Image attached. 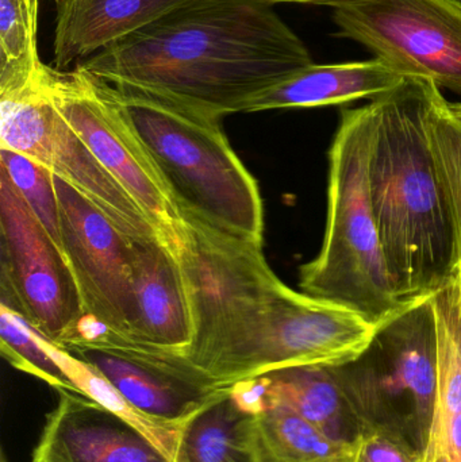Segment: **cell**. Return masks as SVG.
Wrapping results in <instances>:
<instances>
[{
	"mask_svg": "<svg viewBox=\"0 0 461 462\" xmlns=\"http://www.w3.org/2000/svg\"><path fill=\"white\" fill-rule=\"evenodd\" d=\"M310 64V51L273 5L191 0L78 67L224 118L245 113L254 97Z\"/></svg>",
	"mask_w": 461,
	"mask_h": 462,
	"instance_id": "6da1fadb",
	"label": "cell"
},
{
	"mask_svg": "<svg viewBox=\"0 0 461 462\" xmlns=\"http://www.w3.org/2000/svg\"><path fill=\"white\" fill-rule=\"evenodd\" d=\"M436 87L406 79L371 102V203L390 282L405 306L446 288L460 265L454 217L427 132Z\"/></svg>",
	"mask_w": 461,
	"mask_h": 462,
	"instance_id": "7a4b0ae2",
	"label": "cell"
},
{
	"mask_svg": "<svg viewBox=\"0 0 461 462\" xmlns=\"http://www.w3.org/2000/svg\"><path fill=\"white\" fill-rule=\"evenodd\" d=\"M110 86L180 214L263 244L259 184L230 146L222 118L151 89Z\"/></svg>",
	"mask_w": 461,
	"mask_h": 462,
	"instance_id": "3957f363",
	"label": "cell"
},
{
	"mask_svg": "<svg viewBox=\"0 0 461 462\" xmlns=\"http://www.w3.org/2000/svg\"><path fill=\"white\" fill-rule=\"evenodd\" d=\"M373 105L344 110L330 149L327 218L318 255L300 269L306 295L346 307L381 330L411 306L398 300L370 195Z\"/></svg>",
	"mask_w": 461,
	"mask_h": 462,
	"instance_id": "277c9868",
	"label": "cell"
},
{
	"mask_svg": "<svg viewBox=\"0 0 461 462\" xmlns=\"http://www.w3.org/2000/svg\"><path fill=\"white\" fill-rule=\"evenodd\" d=\"M181 217L176 253L194 320L186 355L213 379L254 330L283 282L268 265L263 244L222 233L189 214Z\"/></svg>",
	"mask_w": 461,
	"mask_h": 462,
	"instance_id": "5b68a950",
	"label": "cell"
},
{
	"mask_svg": "<svg viewBox=\"0 0 461 462\" xmlns=\"http://www.w3.org/2000/svg\"><path fill=\"white\" fill-rule=\"evenodd\" d=\"M333 371L363 431H386L425 452L438 388V334L430 298L401 312L359 358Z\"/></svg>",
	"mask_w": 461,
	"mask_h": 462,
	"instance_id": "8992f818",
	"label": "cell"
},
{
	"mask_svg": "<svg viewBox=\"0 0 461 462\" xmlns=\"http://www.w3.org/2000/svg\"><path fill=\"white\" fill-rule=\"evenodd\" d=\"M48 70L45 65L29 83L0 89V148L49 168L127 236H161L140 203L97 162L57 110L49 94Z\"/></svg>",
	"mask_w": 461,
	"mask_h": 462,
	"instance_id": "52a82bcc",
	"label": "cell"
},
{
	"mask_svg": "<svg viewBox=\"0 0 461 462\" xmlns=\"http://www.w3.org/2000/svg\"><path fill=\"white\" fill-rule=\"evenodd\" d=\"M378 330L352 310L281 284L245 341L214 372L235 383L290 366H338L359 358Z\"/></svg>",
	"mask_w": 461,
	"mask_h": 462,
	"instance_id": "ba28073f",
	"label": "cell"
},
{
	"mask_svg": "<svg viewBox=\"0 0 461 462\" xmlns=\"http://www.w3.org/2000/svg\"><path fill=\"white\" fill-rule=\"evenodd\" d=\"M2 303L59 347L75 341L87 320L64 252L0 170Z\"/></svg>",
	"mask_w": 461,
	"mask_h": 462,
	"instance_id": "9c48e42d",
	"label": "cell"
},
{
	"mask_svg": "<svg viewBox=\"0 0 461 462\" xmlns=\"http://www.w3.org/2000/svg\"><path fill=\"white\" fill-rule=\"evenodd\" d=\"M338 37L356 41L405 79L461 95V7L452 0H335Z\"/></svg>",
	"mask_w": 461,
	"mask_h": 462,
	"instance_id": "30bf717a",
	"label": "cell"
},
{
	"mask_svg": "<svg viewBox=\"0 0 461 462\" xmlns=\"http://www.w3.org/2000/svg\"><path fill=\"white\" fill-rule=\"evenodd\" d=\"M48 89L65 121L97 162L132 194L162 238L178 249L183 217L111 86L81 67H49Z\"/></svg>",
	"mask_w": 461,
	"mask_h": 462,
	"instance_id": "8fae6325",
	"label": "cell"
},
{
	"mask_svg": "<svg viewBox=\"0 0 461 462\" xmlns=\"http://www.w3.org/2000/svg\"><path fill=\"white\" fill-rule=\"evenodd\" d=\"M102 374L137 409L186 426L229 393L200 371L186 353L161 349L86 323L78 339L61 347Z\"/></svg>",
	"mask_w": 461,
	"mask_h": 462,
	"instance_id": "7c38bea8",
	"label": "cell"
},
{
	"mask_svg": "<svg viewBox=\"0 0 461 462\" xmlns=\"http://www.w3.org/2000/svg\"><path fill=\"white\" fill-rule=\"evenodd\" d=\"M62 252L72 269L87 319L130 339L133 296L130 236L81 192L54 175Z\"/></svg>",
	"mask_w": 461,
	"mask_h": 462,
	"instance_id": "4fadbf2b",
	"label": "cell"
},
{
	"mask_svg": "<svg viewBox=\"0 0 461 462\" xmlns=\"http://www.w3.org/2000/svg\"><path fill=\"white\" fill-rule=\"evenodd\" d=\"M32 462H171L146 437L88 396L57 391Z\"/></svg>",
	"mask_w": 461,
	"mask_h": 462,
	"instance_id": "5bb4252c",
	"label": "cell"
},
{
	"mask_svg": "<svg viewBox=\"0 0 461 462\" xmlns=\"http://www.w3.org/2000/svg\"><path fill=\"white\" fill-rule=\"evenodd\" d=\"M133 317L130 339L187 353L194 320L186 277L178 253L161 236L132 238Z\"/></svg>",
	"mask_w": 461,
	"mask_h": 462,
	"instance_id": "9a60e30c",
	"label": "cell"
},
{
	"mask_svg": "<svg viewBox=\"0 0 461 462\" xmlns=\"http://www.w3.org/2000/svg\"><path fill=\"white\" fill-rule=\"evenodd\" d=\"M191 0H60L54 65L64 70Z\"/></svg>",
	"mask_w": 461,
	"mask_h": 462,
	"instance_id": "2e32d148",
	"label": "cell"
},
{
	"mask_svg": "<svg viewBox=\"0 0 461 462\" xmlns=\"http://www.w3.org/2000/svg\"><path fill=\"white\" fill-rule=\"evenodd\" d=\"M406 79L381 60L310 64L287 76L254 97L245 113L344 105L359 99H375L400 87Z\"/></svg>",
	"mask_w": 461,
	"mask_h": 462,
	"instance_id": "e0dca14e",
	"label": "cell"
},
{
	"mask_svg": "<svg viewBox=\"0 0 461 462\" xmlns=\"http://www.w3.org/2000/svg\"><path fill=\"white\" fill-rule=\"evenodd\" d=\"M254 379L262 388L265 411L283 407L340 441L356 442L362 436V423L333 366H290Z\"/></svg>",
	"mask_w": 461,
	"mask_h": 462,
	"instance_id": "ac0fdd59",
	"label": "cell"
},
{
	"mask_svg": "<svg viewBox=\"0 0 461 462\" xmlns=\"http://www.w3.org/2000/svg\"><path fill=\"white\" fill-rule=\"evenodd\" d=\"M260 462H354L356 442L332 439L283 407L254 415Z\"/></svg>",
	"mask_w": 461,
	"mask_h": 462,
	"instance_id": "d6986e66",
	"label": "cell"
},
{
	"mask_svg": "<svg viewBox=\"0 0 461 462\" xmlns=\"http://www.w3.org/2000/svg\"><path fill=\"white\" fill-rule=\"evenodd\" d=\"M181 457L183 462H260L254 415L244 412L226 393L187 423Z\"/></svg>",
	"mask_w": 461,
	"mask_h": 462,
	"instance_id": "ffe728a7",
	"label": "cell"
},
{
	"mask_svg": "<svg viewBox=\"0 0 461 462\" xmlns=\"http://www.w3.org/2000/svg\"><path fill=\"white\" fill-rule=\"evenodd\" d=\"M38 336H40L45 349L64 369L65 374L69 376L73 384L80 391L81 395L94 399L108 411L129 423L132 428L146 437L157 449L161 450L171 462H183L181 444H183V433L187 425L165 422V420H157V418L145 414L134 404L130 403L102 374H97L91 366L87 365L78 358L73 357L61 347L51 344L41 334Z\"/></svg>",
	"mask_w": 461,
	"mask_h": 462,
	"instance_id": "44dd1931",
	"label": "cell"
},
{
	"mask_svg": "<svg viewBox=\"0 0 461 462\" xmlns=\"http://www.w3.org/2000/svg\"><path fill=\"white\" fill-rule=\"evenodd\" d=\"M37 26L38 0H0V89L29 83L45 67Z\"/></svg>",
	"mask_w": 461,
	"mask_h": 462,
	"instance_id": "7402d4cb",
	"label": "cell"
},
{
	"mask_svg": "<svg viewBox=\"0 0 461 462\" xmlns=\"http://www.w3.org/2000/svg\"><path fill=\"white\" fill-rule=\"evenodd\" d=\"M427 132L441 183L446 189L455 229L461 268V122L436 87L427 114Z\"/></svg>",
	"mask_w": 461,
	"mask_h": 462,
	"instance_id": "603a6c76",
	"label": "cell"
},
{
	"mask_svg": "<svg viewBox=\"0 0 461 462\" xmlns=\"http://www.w3.org/2000/svg\"><path fill=\"white\" fill-rule=\"evenodd\" d=\"M0 352L14 368L42 380L54 390L80 393L45 349L37 331L3 304H0Z\"/></svg>",
	"mask_w": 461,
	"mask_h": 462,
	"instance_id": "cb8c5ba5",
	"label": "cell"
},
{
	"mask_svg": "<svg viewBox=\"0 0 461 462\" xmlns=\"http://www.w3.org/2000/svg\"><path fill=\"white\" fill-rule=\"evenodd\" d=\"M0 170L7 173L40 224L62 250L61 222L54 173L18 152L0 148Z\"/></svg>",
	"mask_w": 461,
	"mask_h": 462,
	"instance_id": "d4e9b609",
	"label": "cell"
},
{
	"mask_svg": "<svg viewBox=\"0 0 461 462\" xmlns=\"http://www.w3.org/2000/svg\"><path fill=\"white\" fill-rule=\"evenodd\" d=\"M354 462H424V453L386 431L365 429Z\"/></svg>",
	"mask_w": 461,
	"mask_h": 462,
	"instance_id": "484cf974",
	"label": "cell"
},
{
	"mask_svg": "<svg viewBox=\"0 0 461 462\" xmlns=\"http://www.w3.org/2000/svg\"><path fill=\"white\" fill-rule=\"evenodd\" d=\"M424 462H461V412L432 426Z\"/></svg>",
	"mask_w": 461,
	"mask_h": 462,
	"instance_id": "4316f807",
	"label": "cell"
},
{
	"mask_svg": "<svg viewBox=\"0 0 461 462\" xmlns=\"http://www.w3.org/2000/svg\"><path fill=\"white\" fill-rule=\"evenodd\" d=\"M260 2L267 3V5H275L279 3H302V5H325L335 2V0H260Z\"/></svg>",
	"mask_w": 461,
	"mask_h": 462,
	"instance_id": "83f0119b",
	"label": "cell"
},
{
	"mask_svg": "<svg viewBox=\"0 0 461 462\" xmlns=\"http://www.w3.org/2000/svg\"><path fill=\"white\" fill-rule=\"evenodd\" d=\"M449 110L454 114L455 118L461 122V103H449Z\"/></svg>",
	"mask_w": 461,
	"mask_h": 462,
	"instance_id": "f1b7e54d",
	"label": "cell"
},
{
	"mask_svg": "<svg viewBox=\"0 0 461 462\" xmlns=\"http://www.w3.org/2000/svg\"><path fill=\"white\" fill-rule=\"evenodd\" d=\"M0 462H7V457H5V452H2V456H0Z\"/></svg>",
	"mask_w": 461,
	"mask_h": 462,
	"instance_id": "f546056e",
	"label": "cell"
},
{
	"mask_svg": "<svg viewBox=\"0 0 461 462\" xmlns=\"http://www.w3.org/2000/svg\"><path fill=\"white\" fill-rule=\"evenodd\" d=\"M457 279H459L461 284V268H459V272H457Z\"/></svg>",
	"mask_w": 461,
	"mask_h": 462,
	"instance_id": "4dcf8cb0",
	"label": "cell"
},
{
	"mask_svg": "<svg viewBox=\"0 0 461 462\" xmlns=\"http://www.w3.org/2000/svg\"><path fill=\"white\" fill-rule=\"evenodd\" d=\"M452 2L456 3V5H460V7H461V0H452Z\"/></svg>",
	"mask_w": 461,
	"mask_h": 462,
	"instance_id": "1f68e13d",
	"label": "cell"
},
{
	"mask_svg": "<svg viewBox=\"0 0 461 462\" xmlns=\"http://www.w3.org/2000/svg\"><path fill=\"white\" fill-rule=\"evenodd\" d=\"M51 2H54V3H56V5H57V3H59V2H60V0H51Z\"/></svg>",
	"mask_w": 461,
	"mask_h": 462,
	"instance_id": "d6a6232c",
	"label": "cell"
},
{
	"mask_svg": "<svg viewBox=\"0 0 461 462\" xmlns=\"http://www.w3.org/2000/svg\"><path fill=\"white\" fill-rule=\"evenodd\" d=\"M461 285V284H460Z\"/></svg>",
	"mask_w": 461,
	"mask_h": 462,
	"instance_id": "836d02e7",
	"label": "cell"
}]
</instances>
